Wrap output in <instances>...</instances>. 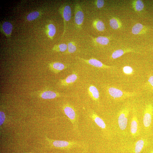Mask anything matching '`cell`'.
I'll list each match as a JSON object with an SVG mask.
<instances>
[{"label":"cell","instance_id":"obj_1","mask_svg":"<svg viewBox=\"0 0 153 153\" xmlns=\"http://www.w3.org/2000/svg\"><path fill=\"white\" fill-rule=\"evenodd\" d=\"M50 146L52 148L60 149L67 150L76 147H85V143L83 142L76 140L66 141L55 140L45 137Z\"/></svg>","mask_w":153,"mask_h":153},{"label":"cell","instance_id":"obj_2","mask_svg":"<svg viewBox=\"0 0 153 153\" xmlns=\"http://www.w3.org/2000/svg\"><path fill=\"white\" fill-rule=\"evenodd\" d=\"M62 109L64 114L72 124L74 131L78 133L79 117L75 109L68 103L64 104Z\"/></svg>","mask_w":153,"mask_h":153},{"label":"cell","instance_id":"obj_3","mask_svg":"<svg viewBox=\"0 0 153 153\" xmlns=\"http://www.w3.org/2000/svg\"><path fill=\"white\" fill-rule=\"evenodd\" d=\"M107 92L110 97L115 101H120L126 98L134 97L137 95L135 92L124 91L116 87L108 86Z\"/></svg>","mask_w":153,"mask_h":153},{"label":"cell","instance_id":"obj_4","mask_svg":"<svg viewBox=\"0 0 153 153\" xmlns=\"http://www.w3.org/2000/svg\"><path fill=\"white\" fill-rule=\"evenodd\" d=\"M130 111L129 106H125L118 112L117 116L118 125L122 131L125 130L127 127L128 118Z\"/></svg>","mask_w":153,"mask_h":153},{"label":"cell","instance_id":"obj_5","mask_svg":"<svg viewBox=\"0 0 153 153\" xmlns=\"http://www.w3.org/2000/svg\"><path fill=\"white\" fill-rule=\"evenodd\" d=\"M153 117V105L149 103L146 105L144 110L143 123L144 127L148 128L150 126Z\"/></svg>","mask_w":153,"mask_h":153},{"label":"cell","instance_id":"obj_6","mask_svg":"<svg viewBox=\"0 0 153 153\" xmlns=\"http://www.w3.org/2000/svg\"><path fill=\"white\" fill-rule=\"evenodd\" d=\"M130 124V130L131 135L134 137L138 136L140 132V127L136 109L133 108Z\"/></svg>","mask_w":153,"mask_h":153},{"label":"cell","instance_id":"obj_7","mask_svg":"<svg viewBox=\"0 0 153 153\" xmlns=\"http://www.w3.org/2000/svg\"><path fill=\"white\" fill-rule=\"evenodd\" d=\"M75 25L77 28L80 29L84 21V15L81 6L79 3H75Z\"/></svg>","mask_w":153,"mask_h":153},{"label":"cell","instance_id":"obj_8","mask_svg":"<svg viewBox=\"0 0 153 153\" xmlns=\"http://www.w3.org/2000/svg\"><path fill=\"white\" fill-rule=\"evenodd\" d=\"M78 58L82 62L96 67L103 69H111L114 68L113 67L105 65L95 59L92 58L87 60L80 58Z\"/></svg>","mask_w":153,"mask_h":153},{"label":"cell","instance_id":"obj_9","mask_svg":"<svg viewBox=\"0 0 153 153\" xmlns=\"http://www.w3.org/2000/svg\"><path fill=\"white\" fill-rule=\"evenodd\" d=\"M90 116V118L102 130H106L107 126L104 121L95 112L91 111Z\"/></svg>","mask_w":153,"mask_h":153},{"label":"cell","instance_id":"obj_10","mask_svg":"<svg viewBox=\"0 0 153 153\" xmlns=\"http://www.w3.org/2000/svg\"><path fill=\"white\" fill-rule=\"evenodd\" d=\"M78 78L77 74L73 72L65 78L61 80L60 84L62 86H67L71 85L75 82Z\"/></svg>","mask_w":153,"mask_h":153},{"label":"cell","instance_id":"obj_11","mask_svg":"<svg viewBox=\"0 0 153 153\" xmlns=\"http://www.w3.org/2000/svg\"><path fill=\"white\" fill-rule=\"evenodd\" d=\"M61 12L64 21V30L63 34L65 31L66 22L70 20L71 16V11L70 6L66 5L62 8Z\"/></svg>","mask_w":153,"mask_h":153},{"label":"cell","instance_id":"obj_12","mask_svg":"<svg viewBox=\"0 0 153 153\" xmlns=\"http://www.w3.org/2000/svg\"><path fill=\"white\" fill-rule=\"evenodd\" d=\"M65 96L62 94L58 92H56L51 91H46L41 93L40 96L44 99H51L61 96Z\"/></svg>","mask_w":153,"mask_h":153},{"label":"cell","instance_id":"obj_13","mask_svg":"<svg viewBox=\"0 0 153 153\" xmlns=\"http://www.w3.org/2000/svg\"><path fill=\"white\" fill-rule=\"evenodd\" d=\"M148 29V28L147 27L140 23H137L132 27L131 32L134 35L142 34L146 33Z\"/></svg>","mask_w":153,"mask_h":153},{"label":"cell","instance_id":"obj_14","mask_svg":"<svg viewBox=\"0 0 153 153\" xmlns=\"http://www.w3.org/2000/svg\"><path fill=\"white\" fill-rule=\"evenodd\" d=\"M88 93L92 99L96 102L99 101V93L97 89L94 86L91 85L88 88Z\"/></svg>","mask_w":153,"mask_h":153},{"label":"cell","instance_id":"obj_15","mask_svg":"<svg viewBox=\"0 0 153 153\" xmlns=\"http://www.w3.org/2000/svg\"><path fill=\"white\" fill-rule=\"evenodd\" d=\"M50 69L55 73H57L67 68V66L61 62H54L49 64Z\"/></svg>","mask_w":153,"mask_h":153},{"label":"cell","instance_id":"obj_16","mask_svg":"<svg viewBox=\"0 0 153 153\" xmlns=\"http://www.w3.org/2000/svg\"><path fill=\"white\" fill-rule=\"evenodd\" d=\"M134 51L132 49L128 48L118 49L112 53L111 55V58L113 59H116L122 56L125 53L130 52H134Z\"/></svg>","mask_w":153,"mask_h":153},{"label":"cell","instance_id":"obj_17","mask_svg":"<svg viewBox=\"0 0 153 153\" xmlns=\"http://www.w3.org/2000/svg\"><path fill=\"white\" fill-rule=\"evenodd\" d=\"M109 25L113 29H117L122 26V23L120 20L116 17H113L109 20Z\"/></svg>","mask_w":153,"mask_h":153},{"label":"cell","instance_id":"obj_18","mask_svg":"<svg viewBox=\"0 0 153 153\" xmlns=\"http://www.w3.org/2000/svg\"><path fill=\"white\" fill-rule=\"evenodd\" d=\"M93 25L94 28L97 30L103 31H104L105 27L104 23L100 20L96 19L93 22Z\"/></svg>","mask_w":153,"mask_h":153},{"label":"cell","instance_id":"obj_19","mask_svg":"<svg viewBox=\"0 0 153 153\" xmlns=\"http://www.w3.org/2000/svg\"><path fill=\"white\" fill-rule=\"evenodd\" d=\"M132 7L136 11H140L143 10L144 5L143 2L140 0H134L132 3Z\"/></svg>","mask_w":153,"mask_h":153},{"label":"cell","instance_id":"obj_20","mask_svg":"<svg viewBox=\"0 0 153 153\" xmlns=\"http://www.w3.org/2000/svg\"><path fill=\"white\" fill-rule=\"evenodd\" d=\"M93 40L96 43L103 45H107L109 42V39L107 37L102 36L93 38Z\"/></svg>","mask_w":153,"mask_h":153},{"label":"cell","instance_id":"obj_21","mask_svg":"<svg viewBox=\"0 0 153 153\" xmlns=\"http://www.w3.org/2000/svg\"><path fill=\"white\" fill-rule=\"evenodd\" d=\"M2 28L4 32L7 35H10L11 34L12 29V26L9 22H4L2 26Z\"/></svg>","mask_w":153,"mask_h":153},{"label":"cell","instance_id":"obj_22","mask_svg":"<svg viewBox=\"0 0 153 153\" xmlns=\"http://www.w3.org/2000/svg\"><path fill=\"white\" fill-rule=\"evenodd\" d=\"M145 141L143 139H141L137 141L135 144V153H140L144 147Z\"/></svg>","mask_w":153,"mask_h":153},{"label":"cell","instance_id":"obj_23","mask_svg":"<svg viewBox=\"0 0 153 153\" xmlns=\"http://www.w3.org/2000/svg\"><path fill=\"white\" fill-rule=\"evenodd\" d=\"M47 28L48 35L50 38L52 39L56 33V27L54 24H50L48 25Z\"/></svg>","mask_w":153,"mask_h":153},{"label":"cell","instance_id":"obj_24","mask_svg":"<svg viewBox=\"0 0 153 153\" xmlns=\"http://www.w3.org/2000/svg\"><path fill=\"white\" fill-rule=\"evenodd\" d=\"M67 48V45L65 44L62 43L54 46L53 50L58 52H64Z\"/></svg>","mask_w":153,"mask_h":153},{"label":"cell","instance_id":"obj_25","mask_svg":"<svg viewBox=\"0 0 153 153\" xmlns=\"http://www.w3.org/2000/svg\"><path fill=\"white\" fill-rule=\"evenodd\" d=\"M145 85L147 89L153 92V75L149 76Z\"/></svg>","mask_w":153,"mask_h":153},{"label":"cell","instance_id":"obj_26","mask_svg":"<svg viewBox=\"0 0 153 153\" xmlns=\"http://www.w3.org/2000/svg\"><path fill=\"white\" fill-rule=\"evenodd\" d=\"M67 51L69 53H73L76 50V47L75 42H70L67 44Z\"/></svg>","mask_w":153,"mask_h":153},{"label":"cell","instance_id":"obj_27","mask_svg":"<svg viewBox=\"0 0 153 153\" xmlns=\"http://www.w3.org/2000/svg\"><path fill=\"white\" fill-rule=\"evenodd\" d=\"M39 15V12L34 11L28 14L27 16V19L29 21L33 20L38 17Z\"/></svg>","mask_w":153,"mask_h":153},{"label":"cell","instance_id":"obj_28","mask_svg":"<svg viewBox=\"0 0 153 153\" xmlns=\"http://www.w3.org/2000/svg\"><path fill=\"white\" fill-rule=\"evenodd\" d=\"M122 71L125 74L129 75L133 74V70L132 68L129 66H126L123 68Z\"/></svg>","mask_w":153,"mask_h":153},{"label":"cell","instance_id":"obj_29","mask_svg":"<svg viewBox=\"0 0 153 153\" xmlns=\"http://www.w3.org/2000/svg\"><path fill=\"white\" fill-rule=\"evenodd\" d=\"M5 115L4 112L0 111V126H1L4 123L5 119Z\"/></svg>","mask_w":153,"mask_h":153},{"label":"cell","instance_id":"obj_30","mask_svg":"<svg viewBox=\"0 0 153 153\" xmlns=\"http://www.w3.org/2000/svg\"><path fill=\"white\" fill-rule=\"evenodd\" d=\"M95 4L98 8H102L104 5V1L103 0H97L95 2Z\"/></svg>","mask_w":153,"mask_h":153},{"label":"cell","instance_id":"obj_31","mask_svg":"<svg viewBox=\"0 0 153 153\" xmlns=\"http://www.w3.org/2000/svg\"><path fill=\"white\" fill-rule=\"evenodd\" d=\"M86 148L84 149V150L83 151L82 153H86Z\"/></svg>","mask_w":153,"mask_h":153},{"label":"cell","instance_id":"obj_32","mask_svg":"<svg viewBox=\"0 0 153 153\" xmlns=\"http://www.w3.org/2000/svg\"><path fill=\"white\" fill-rule=\"evenodd\" d=\"M153 153V152H151V153Z\"/></svg>","mask_w":153,"mask_h":153},{"label":"cell","instance_id":"obj_33","mask_svg":"<svg viewBox=\"0 0 153 153\" xmlns=\"http://www.w3.org/2000/svg\"><path fill=\"white\" fill-rule=\"evenodd\" d=\"M152 50H153V48H152Z\"/></svg>","mask_w":153,"mask_h":153}]
</instances>
